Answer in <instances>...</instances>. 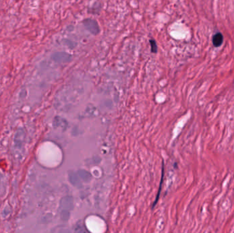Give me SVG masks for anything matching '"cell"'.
<instances>
[{
    "label": "cell",
    "instance_id": "6da1fadb",
    "mask_svg": "<svg viewBox=\"0 0 234 233\" xmlns=\"http://www.w3.org/2000/svg\"><path fill=\"white\" fill-rule=\"evenodd\" d=\"M212 43L214 47H218L221 46V45L223 43V36L221 33H217L215 35H214L213 38H212Z\"/></svg>",
    "mask_w": 234,
    "mask_h": 233
},
{
    "label": "cell",
    "instance_id": "7a4b0ae2",
    "mask_svg": "<svg viewBox=\"0 0 234 233\" xmlns=\"http://www.w3.org/2000/svg\"><path fill=\"white\" fill-rule=\"evenodd\" d=\"M151 46V51L153 53H156L157 52V45L156 42L154 40H150Z\"/></svg>",
    "mask_w": 234,
    "mask_h": 233
}]
</instances>
